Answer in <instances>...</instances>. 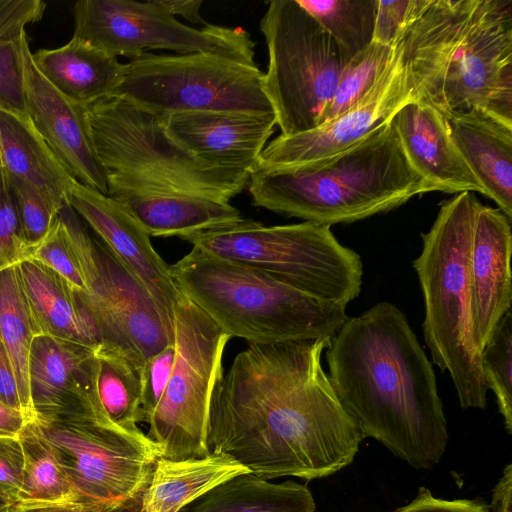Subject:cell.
Returning a JSON list of instances; mask_svg holds the SVG:
<instances>
[{
  "instance_id": "obj_36",
  "label": "cell",
  "mask_w": 512,
  "mask_h": 512,
  "mask_svg": "<svg viewBox=\"0 0 512 512\" xmlns=\"http://www.w3.org/2000/svg\"><path fill=\"white\" fill-rule=\"evenodd\" d=\"M4 175L16 205L24 236L33 246L47 234L60 210L22 180L5 172Z\"/></svg>"
},
{
  "instance_id": "obj_38",
  "label": "cell",
  "mask_w": 512,
  "mask_h": 512,
  "mask_svg": "<svg viewBox=\"0 0 512 512\" xmlns=\"http://www.w3.org/2000/svg\"><path fill=\"white\" fill-rule=\"evenodd\" d=\"M31 249L4 175L0 191V271L27 260Z\"/></svg>"
},
{
  "instance_id": "obj_4",
  "label": "cell",
  "mask_w": 512,
  "mask_h": 512,
  "mask_svg": "<svg viewBox=\"0 0 512 512\" xmlns=\"http://www.w3.org/2000/svg\"><path fill=\"white\" fill-rule=\"evenodd\" d=\"M247 187L254 206L327 226L387 212L432 192L410 165L391 121L325 159L255 166Z\"/></svg>"
},
{
  "instance_id": "obj_33",
  "label": "cell",
  "mask_w": 512,
  "mask_h": 512,
  "mask_svg": "<svg viewBox=\"0 0 512 512\" xmlns=\"http://www.w3.org/2000/svg\"><path fill=\"white\" fill-rule=\"evenodd\" d=\"M351 59L374 37L378 0H297Z\"/></svg>"
},
{
  "instance_id": "obj_20",
  "label": "cell",
  "mask_w": 512,
  "mask_h": 512,
  "mask_svg": "<svg viewBox=\"0 0 512 512\" xmlns=\"http://www.w3.org/2000/svg\"><path fill=\"white\" fill-rule=\"evenodd\" d=\"M276 125L274 112L191 111L165 116L168 136L193 155L217 166L249 172Z\"/></svg>"
},
{
  "instance_id": "obj_25",
  "label": "cell",
  "mask_w": 512,
  "mask_h": 512,
  "mask_svg": "<svg viewBox=\"0 0 512 512\" xmlns=\"http://www.w3.org/2000/svg\"><path fill=\"white\" fill-rule=\"evenodd\" d=\"M23 290L39 334L98 348L97 328L67 283L44 265L18 264Z\"/></svg>"
},
{
  "instance_id": "obj_42",
  "label": "cell",
  "mask_w": 512,
  "mask_h": 512,
  "mask_svg": "<svg viewBox=\"0 0 512 512\" xmlns=\"http://www.w3.org/2000/svg\"><path fill=\"white\" fill-rule=\"evenodd\" d=\"M24 453L18 435L0 434V488L16 503L23 480Z\"/></svg>"
},
{
  "instance_id": "obj_6",
  "label": "cell",
  "mask_w": 512,
  "mask_h": 512,
  "mask_svg": "<svg viewBox=\"0 0 512 512\" xmlns=\"http://www.w3.org/2000/svg\"><path fill=\"white\" fill-rule=\"evenodd\" d=\"M479 204L469 191L441 203L431 228L421 235V252L412 263L424 299L425 343L433 363L450 374L463 409H484L488 392L473 333L469 275Z\"/></svg>"
},
{
  "instance_id": "obj_21",
  "label": "cell",
  "mask_w": 512,
  "mask_h": 512,
  "mask_svg": "<svg viewBox=\"0 0 512 512\" xmlns=\"http://www.w3.org/2000/svg\"><path fill=\"white\" fill-rule=\"evenodd\" d=\"M511 220L498 208L478 206L470 248L473 333L480 350L511 310Z\"/></svg>"
},
{
  "instance_id": "obj_13",
  "label": "cell",
  "mask_w": 512,
  "mask_h": 512,
  "mask_svg": "<svg viewBox=\"0 0 512 512\" xmlns=\"http://www.w3.org/2000/svg\"><path fill=\"white\" fill-rule=\"evenodd\" d=\"M72 13V37L117 58L135 59L148 50H170L177 54L213 53L256 65L255 42L243 28L212 24L193 28L155 0H80Z\"/></svg>"
},
{
  "instance_id": "obj_1",
  "label": "cell",
  "mask_w": 512,
  "mask_h": 512,
  "mask_svg": "<svg viewBox=\"0 0 512 512\" xmlns=\"http://www.w3.org/2000/svg\"><path fill=\"white\" fill-rule=\"evenodd\" d=\"M331 339L248 343L213 390L209 451L265 479L310 481L351 464L364 437L322 366Z\"/></svg>"
},
{
  "instance_id": "obj_47",
  "label": "cell",
  "mask_w": 512,
  "mask_h": 512,
  "mask_svg": "<svg viewBox=\"0 0 512 512\" xmlns=\"http://www.w3.org/2000/svg\"><path fill=\"white\" fill-rule=\"evenodd\" d=\"M30 420L0 402V433L18 435Z\"/></svg>"
},
{
  "instance_id": "obj_9",
  "label": "cell",
  "mask_w": 512,
  "mask_h": 512,
  "mask_svg": "<svg viewBox=\"0 0 512 512\" xmlns=\"http://www.w3.org/2000/svg\"><path fill=\"white\" fill-rule=\"evenodd\" d=\"M260 30L269 57L263 90L281 135L318 127L350 59L297 0L270 1Z\"/></svg>"
},
{
  "instance_id": "obj_35",
  "label": "cell",
  "mask_w": 512,
  "mask_h": 512,
  "mask_svg": "<svg viewBox=\"0 0 512 512\" xmlns=\"http://www.w3.org/2000/svg\"><path fill=\"white\" fill-rule=\"evenodd\" d=\"M481 368L485 384L497 401L509 434L512 433V312L497 324L481 350Z\"/></svg>"
},
{
  "instance_id": "obj_27",
  "label": "cell",
  "mask_w": 512,
  "mask_h": 512,
  "mask_svg": "<svg viewBox=\"0 0 512 512\" xmlns=\"http://www.w3.org/2000/svg\"><path fill=\"white\" fill-rule=\"evenodd\" d=\"M246 472L232 458L215 451L201 458H158L141 499V512H179L216 485Z\"/></svg>"
},
{
  "instance_id": "obj_32",
  "label": "cell",
  "mask_w": 512,
  "mask_h": 512,
  "mask_svg": "<svg viewBox=\"0 0 512 512\" xmlns=\"http://www.w3.org/2000/svg\"><path fill=\"white\" fill-rule=\"evenodd\" d=\"M18 436L24 453V470L16 506L74 503L66 475L34 423L28 422Z\"/></svg>"
},
{
  "instance_id": "obj_26",
  "label": "cell",
  "mask_w": 512,
  "mask_h": 512,
  "mask_svg": "<svg viewBox=\"0 0 512 512\" xmlns=\"http://www.w3.org/2000/svg\"><path fill=\"white\" fill-rule=\"evenodd\" d=\"M0 158L4 172L35 189L60 211L72 179L30 119L0 112Z\"/></svg>"
},
{
  "instance_id": "obj_37",
  "label": "cell",
  "mask_w": 512,
  "mask_h": 512,
  "mask_svg": "<svg viewBox=\"0 0 512 512\" xmlns=\"http://www.w3.org/2000/svg\"><path fill=\"white\" fill-rule=\"evenodd\" d=\"M21 33L17 37L0 40V112L21 119H30L25 101L20 57Z\"/></svg>"
},
{
  "instance_id": "obj_44",
  "label": "cell",
  "mask_w": 512,
  "mask_h": 512,
  "mask_svg": "<svg viewBox=\"0 0 512 512\" xmlns=\"http://www.w3.org/2000/svg\"><path fill=\"white\" fill-rule=\"evenodd\" d=\"M0 402L25 415L9 356L0 339ZM26 416V415H25ZM27 417V416H26ZM28 418V417H27ZM29 419V418H28ZM30 420V419H29ZM31 421V420H30Z\"/></svg>"
},
{
  "instance_id": "obj_52",
  "label": "cell",
  "mask_w": 512,
  "mask_h": 512,
  "mask_svg": "<svg viewBox=\"0 0 512 512\" xmlns=\"http://www.w3.org/2000/svg\"><path fill=\"white\" fill-rule=\"evenodd\" d=\"M0 434H3V433H0ZM9 435V434H8Z\"/></svg>"
},
{
  "instance_id": "obj_2",
  "label": "cell",
  "mask_w": 512,
  "mask_h": 512,
  "mask_svg": "<svg viewBox=\"0 0 512 512\" xmlns=\"http://www.w3.org/2000/svg\"><path fill=\"white\" fill-rule=\"evenodd\" d=\"M334 391L364 438L427 469L448 444L431 361L402 310L382 301L348 317L326 352Z\"/></svg>"
},
{
  "instance_id": "obj_34",
  "label": "cell",
  "mask_w": 512,
  "mask_h": 512,
  "mask_svg": "<svg viewBox=\"0 0 512 512\" xmlns=\"http://www.w3.org/2000/svg\"><path fill=\"white\" fill-rule=\"evenodd\" d=\"M395 47L372 42L348 61L341 72L323 123L347 111L369 91L392 60Z\"/></svg>"
},
{
  "instance_id": "obj_22",
  "label": "cell",
  "mask_w": 512,
  "mask_h": 512,
  "mask_svg": "<svg viewBox=\"0 0 512 512\" xmlns=\"http://www.w3.org/2000/svg\"><path fill=\"white\" fill-rule=\"evenodd\" d=\"M390 121L410 165L431 191L486 195L458 150L448 119L438 110L423 101L412 100Z\"/></svg>"
},
{
  "instance_id": "obj_28",
  "label": "cell",
  "mask_w": 512,
  "mask_h": 512,
  "mask_svg": "<svg viewBox=\"0 0 512 512\" xmlns=\"http://www.w3.org/2000/svg\"><path fill=\"white\" fill-rule=\"evenodd\" d=\"M315 501L306 485L272 483L251 472L216 485L179 512H314Z\"/></svg>"
},
{
  "instance_id": "obj_53",
  "label": "cell",
  "mask_w": 512,
  "mask_h": 512,
  "mask_svg": "<svg viewBox=\"0 0 512 512\" xmlns=\"http://www.w3.org/2000/svg\"><path fill=\"white\" fill-rule=\"evenodd\" d=\"M12 512H14V510Z\"/></svg>"
},
{
  "instance_id": "obj_15",
  "label": "cell",
  "mask_w": 512,
  "mask_h": 512,
  "mask_svg": "<svg viewBox=\"0 0 512 512\" xmlns=\"http://www.w3.org/2000/svg\"><path fill=\"white\" fill-rule=\"evenodd\" d=\"M416 100L398 43L392 60L369 91L351 108L318 127L295 135H279L262 150L255 166L305 164L333 156L391 120Z\"/></svg>"
},
{
  "instance_id": "obj_30",
  "label": "cell",
  "mask_w": 512,
  "mask_h": 512,
  "mask_svg": "<svg viewBox=\"0 0 512 512\" xmlns=\"http://www.w3.org/2000/svg\"><path fill=\"white\" fill-rule=\"evenodd\" d=\"M38 329L21 283L18 264L0 271V339L11 361L25 415L32 421L28 363Z\"/></svg>"
},
{
  "instance_id": "obj_50",
  "label": "cell",
  "mask_w": 512,
  "mask_h": 512,
  "mask_svg": "<svg viewBox=\"0 0 512 512\" xmlns=\"http://www.w3.org/2000/svg\"><path fill=\"white\" fill-rule=\"evenodd\" d=\"M15 506V501L0 488V512H12Z\"/></svg>"
},
{
  "instance_id": "obj_51",
  "label": "cell",
  "mask_w": 512,
  "mask_h": 512,
  "mask_svg": "<svg viewBox=\"0 0 512 512\" xmlns=\"http://www.w3.org/2000/svg\"><path fill=\"white\" fill-rule=\"evenodd\" d=\"M3 181H4V171H3L2 162H1V158H0V191H1V188L3 185Z\"/></svg>"
},
{
  "instance_id": "obj_18",
  "label": "cell",
  "mask_w": 512,
  "mask_h": 512,
  "mask_svg": "<svg viewBox=\"0 0 512 512\" xmlns=\"http://www.w3.org/2000/svg\"><path fill=\"white\" fill-rule=\"evenodd\" d=\"M96 350L45 334L33 338L28 375L34 418L92 417L110 422L94 393Z\"/></svg>"
},
{
  "instance_id": "obj_40",
  "label": "cell",
  "mask_w": 512,
  "mask_h": 512,
  "mask_svg": "<svg viewBox=\"0 0 512 512\" xmlns=\"http://www.w3.org/2000/svg\"><path fill=\"white\" fill-rule=\"evenodd\" d=\"M175 355V344H169L150 357L140 371L143 422H148L167 386Z\"/></svg>"
},
{
  "instance_id": "obj_11",
  "label": "cell",
  "mask_w": 512,
  "mask_h": 512,
  "mask_svg": "<svg viewBox=\"0 0 512 512\" xmlns=\"http://www.w3.org/2000/svg\"><path fill=\"white\" fill-rule=\"evenodd\" d=\"M32 422L64 471L75 504L105 510L141 502L159 457L140 429L92 417Z\"/></svg>"
},
{
  "instance_id": "obj_5",
  "label": "cell",
  "mask_w": 512,
  "mask_h": 512,
  "mask_svg": "<svg viewBox=\"0 0 512 512\" xmlns=\"http://www.w3.org/2000/svg\"><path fill=\"white\" fill-rule=\"evenodd\" d=\"M170 271L181 294L231 338L248 343L332 338L348 318L346 307L196 247Z\"/></svg>"
},
{
  "instance_id": "obj_23",
  "label": "cell",
  "mask_w": 512,
  "mask_h": 512,
  "mask_svg": "<svg viewBox=\"0 0 512 512\" xmlns=\"http://www.w3.org/2000/svg\"><path fill=\"white\" fill-rule=\"evenodd\" d=\"M448 121L452 138L485 196L512 220V127L477 111Z\"/></svg>"
},
{
  "instance_id": "obj_17",
  "label": "cell",
  "mask_w": 512,
  "mask_h": 512,
  "mask_svg": "<svg viewBox=\"0 0 512 512\" xmlns=\"http://www.w3.org/2000/svg\"><path fill=\"white\" fill-rule=\"evenodd\" d=\"M19 46L26 107L33 126L72 178L107 195L108 173L94 148L85 106L68 100L42 75L25 30Z\"/></svg>"
},
{
  "instance_id": "obj_49",
  "label": "cell",
  "mask_w": 512,
  "mask_h": 512,
  "mask_svg": "<svg viewBox=\"0 0 512 512\" xmlns=\"http://www.w3.org/2000/svg\"><path fill=\"white\" fill-rule=\"evenodd\" d=\"M85 512H141V502L118 506L105 510H85Z\"/></svg>"
},
{
  "instance_id": "obj_43",
  "label": "cell",
  "mask_w": 512,
  "mask_h": 512,
  "mask_svg": "<svg viewBox=\"0 0 512 512\" xmlns=\"http://www.w3.org/2000/svg\"><path fill=\"white\" fill-rule=\"evenodd\" d=\"M395 512H489L488 507L478 501L459 499L443 500L435 498L431 492L421 487L415 499Z\"/></svg>"
},
{
  "instance_id": "obj_3",
  "label": "cell",
  "mask_w": 512,
  "mask_h": 512,
  "mask_svg": "<svg viewBox=\"0 0 512 512\" xmlns=\"http://www.w3.org/2000/svg\"><path fill=\"white\" fill-rule=\"evenodd\" d=\"M399 44L416 100L512 127V0H430Z\"/></svg>"
},
{
  "instance_id": "obj_7",
  "label": "cell",
  "mask_w": 512,
  "mask_h": 512,
  "mask_svg": "<svg viewBox=\"0 0 512 512\" xmlns=\"http://www.w3.org/2000/svg\"><path fill=\"white\" fill-rule=\"evenodd\" d=\"M183 240L211 255L247 265L343 307L361 292L360 256L341 244L327 225L304 221L265 226L243 218Z\"/></svg>"
},
{
  "instance_id": "obj_16",
  "label": "cell",
  "mask_w": 512,
  "mask_h": 512,
  "mask_svg": "<svg viewBox=\"0 0 512 512\" xmlns=\"http://www.w3.org/2000/svg\"><path fill=\"white\" fill-rule=\"evenodd\" d=\"M66 204L146 290L164 325L174 334V309L181 292L170 265L153 248L144 227L123 204L74 178L66 191Z\"/></svg>"
},
{
  "instance_id": "obj_24",
  "label": "cell",
  "mask_w": 512,
  "mask_h": 512,
  "mask_svg": "<svg viewBox=\"0 0 512 512\" xmlns=\"http://www.w3.org/2000/svg\"><path fill=\"white\" fill-rule=\"evenodd\" d=\"M32 58L51 85L81 106L113 95L123 79L124 64L117 57L74 37L58 48L37 50Z\"/></svg>"
},
{
  "instance_id": "obj_48",
  "label": "cell",
  "mask_w": 512,
  "mask_h": 512,
  "mask_svg": "<svg viewBox=\"0 0 512 512\" xmlns=\"http://www.w3.org/2000/svg\"><path fill=\"white\" fill-rule=\"evenodd\" d=\"M85 508L74 503H49L15 506L14 512H85Z\"/></svg>"
},
{
  "instance_id": "obj_45",
  "label": "cell",
  "mask_w": 512,
  "mask_h": 512,
  "mask_svg": "<svg viewBox=\"0 0 512 512\" xmlns=\"http://www.w3.org/2000/svg\"><path fill=\"white\" fill-rule=\"evenodd\" d=\"M512 465L508 464L493 489L489 512H512Z\"/></svg>"
},
{
  "instance_id": "obj_41",
  "label": "cell",
  "mask_w": 512,
  "mask_h": 512,
  "mask_svg": "<svg viewBox=\"0 0 512 512\" xmlns=\"http://www.w3.org/2000/svg\"><path fill=\"white\" fill-rule=\"evenodd\" d=\"M45 9L41 0H0V40L17 37L28 24L39 21Z\"/></svg>"
},
{
  "instance_id": "obj_31",
  "label": "cell",
  "mask_w": 512,
  "mask_h": 512,
  "mask_svg": "<svg viewBox=\"0 0 512 512\" xmlns=\"http://www.w3.org/2000/svg\"><path fill=\"white\" fill-rule=\"evenodd\" d=\"M94 393L99 409L114 425L136 431L143 422L140 371L126 358L102 348L96 350Z\"/></svg>"
},
{
  "instance_id": "obj_10",
  "label": "cell",
  "mask_w": 512,
  "mask_h": 512,
  "mask_svg": "<svg viewBox=\"0 0 512 512\" xmlns=\"http://www.w3.org/2000/svg\"><path fill=\"white\" fill-rule=\"evenodd\" d=\"M231 337L181 294L174 309V365L148 420L147 438L159 458L207 456V426L213 390L224 373L223 354Z\"/></svg>"
},
{
  "instance_id": "obj_12",
  "label": "cell",
  "mask_w": 512,
  "mask_h": 512,
  "mask_svg": "<svg viewBox=\"0 0 512 512\" xmlns=\"http://www.w3.org/2000/svg\"><path fill=\"white\" fill-rule=\"evenodd\" d=\"M263 77L257 65L218 54L144 53L124 64L122 82L113 95L162 115L191 111L272 113Z\"/></svg>"
},
{
  "instance_id": "obj_19",
  "label": "cell",
  "mask_w": 512,
  "mask_h": 512,
  "mask_svg": "<svg viewBox=\"0 0 512 512\" xmlns=\"http://www.w3.org/2000/svg\"><path fill=\"white\" fill-rule=\"evenodd\" d=\"M107 181V195L123 204L150 237L184 239L243 219L227 201L125 173H108Z\"/></svg>"
},
{
  "instance_id": "obj_14",
  "label": "cell",
  "mask_w": 512,
  "mask_h": 512,
  "mask_svg": "<svg viewBox=\"0 0 512 512\" xmlns=\"http://www.w3.org/2000/svg\"><path fill=\"white\" fill-rule=\"evenodd\" d=\"M77 297L97 328L99 347L116 352L139 371L174 343L149 294L101 241L95 240L90 293Z\"/></svg>"
},
{
  "instance_id": "obj_39",
  "label": "cell",
  "mask_w": 512,
  "mask_h": 512,
  "mask_svg": "<svg viewBox=\"0 0 512 512\" xmlns=\"http://www.w3.org/2000/svg\"><path fill=\"white\" fill-rule=\"evenodd\" d=\"M430 0H378L373 42L395 47Z\"/></svg>"
},
{
  "instance_id": "obj_29",
  "label": "cell",
  "mask_w": 512,
  "mask_h": 512,
  "mask_svg": "<svg viewBox=\"0 0 512 512\" xmlns=\"http://www.w3.org/2000/svg\"><path fill=\"white\" fill-rule=\"evenodd\" d=\"M27 260L49 268L77 296H85L90 293L95 239L88 235L79 216L66 204L43 239L32 246Z\"/></svg>"
},
{
  "instance_id": "obj_8",
  "label": "cell",
  "mask_w": 512,
  "mask_h": 512,
  "mask_svg": "<svg viewBox=\"0 0 512 512\" xmlns=\"http://www.w3.org/2000/svg\"><path fill=\"white\" fill-rule=\"evenodd\" d=\"M96 153L107 173H125L150 182L230 202L248 185L250 172L206 162L173 141L165 116L121 96L85 106Z\"/></svg>"
},
{
  "instance_id": "obj_46",
  "label": "cell",
  "mask_w": 512,
  "mask_h": 512,
  "mask_svg": "<svg viewBox=\"0 0 512 512\" xmlns=\"http://www.w3.org/2000/svg\"><path fill=\"white\" fill-rule=\"evenodd\" d=\"M174 17L179 15L192 24L207 25L200 15L201 0H155Z\"/></svg>"
}]
</instances>
